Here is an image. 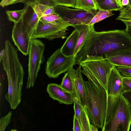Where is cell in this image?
Masks as SVG:
<instances>
[{
  "mask_svg": "<svg viewBox=\"0 0 131 131\" xmlns=\"http://www.w3.org/2000/svg\"><path fill=\"white\" fill-rule=\"evenodd\" d=\"M25 4L30 6L37 14L39 18L51 14H56V6L52 0H29Z\"/></svg>",
  "mask_w": 131,
  "mask_h": 131,
  "instance_id": "13",
  "label": "cell"
},
{
  "mask_svg": "<svg viewBox=\"0 0 131 131\" xmlns=\"http://www.w3.org/2000/svg\"></svg>",
  "mask_w": 131,
  "mask_h": 131,
  "instance_id": "41",
  "label": "cell"
},
{
  "mask_svg": "<svg viewBox=\"0 0 131 131\" xmlns=\"http://www.w3.org/2000/svg\"><path fill=\"white\" fill-rule=\"evenodd\" d=\"M74 56L67 57L57 49L49 57L46 62L45 73L51 78H56L61 74L67 72L76 64Z\"/></svg>",
  "mask_w": 131,
  "mask_h": 131,
  "instance_id": "7",
  "label": "cell"
},
{
  "mask_svg": "<svg viewBox=\"0 0 131 131\" xmlns=\"http://www.w3.org/2000/svg\"><path fill=\"white\" fill-rule=\"evenodd\" d=\"M45 46L37 38H31L29 51L28 78L26 88H32L35 82L41 66L44 62Z\"/></svg>",
  "mask_w": 131,
  "mask_h": 131,
  "instance_id": "5",
  "label": "cell"
},
{
  "mask_svg": "<svg viewBox=\"0 0 131 131\" xmlns=\"http://www.w3.org/2000/svg\"><path fill=\"white\" fill-rule=\"evenodd\" d=\"M12 111H10L4 117H2L0 121V131H4L6 127L11 122Z\"/></svg>",
  "mask_w": 131,
  "mask_h": 131,
  "instance_id": "27",
  "label": "cell"
},
{
  "mask_svg": "<svg viewBox=\"0 0 131 131\" xmlns=\"http://www.w3.org/2000/svg\"><path fill=\"white\" fill-rule=\"evenodd\" d=\"M5 49H3L0 52V62L2 61L5 54Z\"/></svg>",
  "mask_w": 131,
  "mask_h": 131,
  "instance_id": "34",
  "label": "cell"
},
{
  "mask_svg": "<svg viewBox=\"0 0 131 131\" xmlns=\"http://www.w3.org/2000/svg\"><path fill=\"white\" fill-rule=\"evenodd\" d=\"M129 105V107H130V114H131V105Z\"/></svg>",
  "mask_w": 131,
  "mask_h": 131,
  "instance_id": "40",
  "label": "cell"
},
{
  "mask_svg": "<svg viewBox=\"0 0 131 131\" xmlns=\"http://www.w3.org/2000/svg\"><path fill=\"white\" fill-rule=\"evenodd\" d=\"M129 0V3L128 4V5L131 7V0Z\"/></svg>",
  "mask_w": 131,
  "mask_h": 131,
  "instance_id": "39",
  "label": "cell"
},
{
  "mask_svg": "<svg viewBox=\"0 0 131 131\" xmlns=\"http://www.w3.org/2000/svg\"><path fill=\"white\" fill-rule=\"evenodd\" d=\"M116 1L118 5L121 7L122 8H123V6H122V4L121 1L122 0H115Z\"/></svg>",
  "mask_w": 131,
  "mask_h": 131,
  "instance_id": "37",
  "label": "cell"
},
{
  "mask_svg": "<svg viewBox=\"0 0 131 131\" xmlns=\"http://www.w3.org/2000/svg\"><path fill=\"white\" fill-rule=\"evenodd\" d=\"M73 131H81V128L79 121L74 114L73 116Z\"/></svg>",
  "mask_w": 131,
  "mask_h": 131,
  "instance_id": "31",
  "label": "cell"
},
{
  "mask_svg": "<svg viewBox=\"0 0 131 131\" xmlns=\"http://www.w3.org/2000/svg\"><path fill=\"white\" fill-rule=\"evenodd\" d=\"M39 21V19L36 13L33 10L31 16L23 23L25 26L27 31L31 37L35 29L37 27Z\"/></svg>",
  "mask_w": 131,
  "mask_h": 131,
  "instance_id": "21",
  "label": "cell"
},
{
  "mask_svg": "<svg viewBox=\"0 0 131 131\" xmlns=\"http://www.w3.org/2000/svg\"><path fill=\"white\" fill-rule=\"evenodd\" d=\"M120 74L125 78H131V67H116Z\"/></svg>",
  "mask_w": 131,
  "mask_h": 131,
  "instance_id": "28",
  "label": "cell"
},
{
  "mask_svg": "<svg viewBox=\"0 0 131 131\" xmlns=\"http://www.w3.org/2000/svg\"><path fill=\"white\" fill-rule=\"evenodd\" d=\"M105 59L116 67H131V48L114 52L106 56Z\"/></svg>",
  "mask_w": 131,
  "mask_h": 131,
  "instance_id": "14",
  "label": "cell"
},
{
  "mask_svg": "<svg viewBox=\"0 0 131 131\" xmlns=\"http://www.w3.org/2000/svg\"><path fill=\"white\" fill-rule=\"evenodd\" d=\"M5 54L2 60L8 82V91L5 97L11 108L14 110L21 101L25 72L18 56V49L14 48L8 40L5 41Z\"/></svg>",
  "mask_w": 131,
  "mask_h": 131,
  "instance_id": "1",
  "label": "cell"
},
{
  "mask_svg": "<svg viewBox=\"0 0 131 131\" xmlns=\"http://www.w3.org/2000/svg\"><path fill=\"white\" fill-rule=\"evenodd\" d=\"M12 38L18 50L24 55L28 54L31 37L23 22L14 23Z\"/></svg>",
  "mask_w": 131,
  "mask_h": 131,
  "instance_id": "9",
  "label": "cell"
},
{
  "mask_svg": "<svg viewBox=\"0 0 131 131\" xmlns=\"http://www.w3.org/2000/svg\"><path fill=\"white\" fill-rule=\"evenodd\" d=\"M122 95L127 100L129 104L131 105V91L125 92Z\"/></svg>",
  "mask_w": 131,
  "mask_h": 131,
  "instance_id": "32",
  "label": "cell"
},
{
  "mask_svg": "<svg viewBox=\"0 0 131 131\" xmlns=\"http://www.w3.org/2000/svg\"><path fill=\"white\" fill-rule=\"evenodd\" d=\"M74 29L60 48L61 52L67 57L73 56L78 42L79 32L77 29Z\"/></svg>",
  "mask_w": 131,
  "mask_h": 131,
  "instance_id": "16",
  "label": "cell"
},
{
  "mask_svg": "<svg viewBox=\"0 0 131 131\" xmlns=\"http://www.w3.org/2000/svg\"><path fill=\"white\" fill-rule=\"evenodd\" d=\"M98 130L97 128L92 124H91L90 131H97Z\"/></svg>",
  "mask_w": 131,
  "mask_h": 131,
  "instance_id": "36",
  "label": "cell"
},
{
  "mask_svg": "<svg viewBox=\"0 0 131 131\" xmlns=\"http://www.w3.org/2000/svg\"><path fill=\"white\" fill-rule=\"evenodd\" d=\"M81 66L75 69L73 67L68 71L72 79L76 94L77 102L82 105L86 109L88 103L86 91L82 75Z\"/></svg>",
  "mask_w": 131,
  "mask_h": 131,
  "instance_id": "10",
  "label": "cell"
},
{
  "mask_svg": "<svg viewBox=\"0 0 131 131\" xmlns=\"http://www.w3.org/2000/svg\"><path fill=\"white\" fill-rule=\"evenodd\" d=\"M98 9L110 11H120L122 8L115 0H101L98 3Z\"/></svg>",
  "mask_w": 131,
  "mask_h": 131,
  "instance_id": "20",
  "label": "cell"
},
{
  "mask_svg": "<svg viewBox=\"0 0 131 131\" xmlns=\"http://www.w3.org/2000/svg\"><path fill=\"white\" fill-rule=\"evenodd\" d=\"M82 73L88 81L100 85L106 90L107 83L111 71L115 66L101 56H90L80 63Z\"/></svg>",
  "mask_w": 131,
  "mask_h": 131,
  "instance_id": "4",
  "label": "cell"
},
{
  "mask_svg": "<svg viewBox=\"0 0 131 131\" xmlns=\"http://www.w3.org/2000/svg\"><path fill=\"white\" fill-rule=\"evenodd\" d=\"M124 7L116 19L123 22L126 26L131 25V7L128 5Z\"/></svg>",
  "mask_w": 131,
  "mask_h": 131,
  "instance_id": "22",
  "label": "cell"
},
{
  "mask_svg": "<svg viewBox=\"0 0 131 131\" xmlns=\"http://www.w3.org/2000/svg\"><path fill=\"white\" fill-rule=\"evenodd\" d=\"M61 17L57 14H51L42 16L39 21L43 23H52L58 20L61 19Z\"/></svg>",
  "mask_w": 131,
  "mask_h": 131,
  "instance_id": "25",
  "label": "cell"
},
{
  "mask_svg": "<svg viewBox=\"0 0 131 131\" xmlns=\"http://www.w3.org/2000/svg\"><path fill=\"white\" fill-rule=\"evenodd\" d=\"M74 115L79 122L81 131H90L91 124L85 108L77 102H74Z\"/></svg>",
  "mask_w": 131,
  "mask_h": 131,
  "instance_id": "17",
  "label": "cell"
},
{
  "mask_svg": "<svg viewBox=\"0 0 131 131\" xmlns=\"http://www.w3.org/2000/svg\"><path fill=\"white\" fill-rule=\"evenodd\" d=\"M55 12L64 21L73 25H88L98 12L97 10L86 11L57 5L54 7Z\"/></svg>",
  "mask_w": 131,
  "mask_h": 131,
  "instance_id": "8",
  "label": "cell"
},
{
  "mask_svg": "<svg viewBox=\"0 0 131 131\" xmlns=\"http://www.w3.org/2000/svg\"><path fill=\"white\" fill-rule=\"evenodd\" d=\"M47 91L52 99L57 101L61 104H71L74 102L73 98L71 94L65 91L60 85L57 84H49L47 87Z\"/></svg>",
  "mask_w": 131,
  "mask_h": 131,
  "instance_id": "12",
  "label": "cell"
},
{
  "mask_svg": "<svg viewBox=\"0 0 131 131\" xmlns=\"http://www.w3.org/2000/svg\"><path fill=\"white\" fill-rule=\"evenodd\" d=\"M74 8L86 11L98 9L93 0H77Z\"/></svg>",
  "mask_w": 131,
  "mask_h": 131,
  "instance_id": "23",
  "label": "cell"
},
{
  "mask_svg": "<svg viewBox=\"0 0 131 131\" xmlns=\"http://www.w3.org/2000/svg\"><path fill=\"white\" fill-rule=\"evenodd\" d=\"M125 30L126 33L131 39V25L126 26Z\"/></svg>",
  "mask_w": 131,
  "mask_h": 131,
  "instance_id": "33",
  "label": "cell"
},
{
  "mask_svg": "<svg viewBox=\"0 0 131 131\" xmlns=\"http://www.w3.org/2000/svg\"><path fill=\"white\" fill-rule=\"evenodd\" d=\"M123 78L114 66L111 71L107 81V95L116 96L122 94L124 92L122 85Z\"/></svg>",
  "mask_w": 131,
  "mask_h": 131,
  "instance_id": "11",
  "label": "cell"
},
{
  "mask_svg": "<svg viewBox=\"0 0 131 131\" xmlns=\"http://www.w3.org/2000/svg\"><path fill=\"white\" fill-rule=\"evenodd\" d=\"M114 15L112 11L100 10L94 16L88 25H91L100 22L104 19Z\"/></svg>",
  "mask_w": 131,
  "mask_h": 131,
  "instance_id": "24",
  "label": "cell"
},
{
  "mask_svg": "<svg viewBox=\"0 0 131 131\" xmlns=\"http://www.w3.org/2000/svg\"><path fill=\"white\" fill-rule=\"evenodd\" d=\"M131 115L128 103L122 94L107 95L105 124L102 131H129Z\"/></svg>",
  "mask_w": 131,
  "mask_h": 131,
  "instance_id": "2",
  "label": "cell"
},
{
  "mask_svg": "<svg viewBox=\"0 0 131 131\" xmlns=\"http://www.w3.org/2000/svg\"><path fill=\"white\" fill-rule=\"evenodd\" d=\"M77 0H52L56 6L61 5L74 8Z\"/></svg>",
  "mask_w": 131,
  "mask_h": 131,
  "instance_id": "26",
  "label": "cell"
},
{
  "mask_svg": "<svg viewBox=\"0 0 131 131\" xmlns=\"http://www.w3.org/2000/svg\"><path fill=\"white\" fill-rule=\"evenodd\" d=\"M26 7L22 9L17 10H7L6 12L8 19L14 23L23 22L24 17L27 12L28 7Z\"/></svg>",
  "mask_w": 131,
  "mask_h": 131,
  "instance_id": "19",
  "label": "cell"
},
{
  "mask_svg": "<svg viewBox=\"0 0 131 131\" xmlns=\"http://www.w3.org/2000/svg\"><path fill=\"white\" fill-rule=\"evenodd\" d=\"M29 0H2L0 5L4 7L8 6L18 3H25Z\"/></svg>",
  "mask_w": 131,
  "mask_h": 131,
  "instance_id": "29",
  "label": "cell"
},
{
  "mask_svg": "<svg viewBox=\"0 0 131 131\" xmlns=\"http://www.w3.org/2000/svg\"><path fill=\"white\" fill-rule=\"evenodd\" d=\"M122 85L124 92L131 91V78L123 77Z\"/></svg>",
  "mask_w": 131,
  "mask_h": 131,
  "instance_id": "30",
  "label": "cell"
},
{
  "mask_svg": "<svg viewBox=\"0 0 131 131\" xmlns=\"http://www.w3.org/2000/svg\"><path fill=\"white\" fill-rule=\"evenodd\" d=\"M60 85L65 91L71 94L73 98L74 102H77V98L74 85L68 71L63 78L62 82Z\"/></svg>",
  "mask_w": 131,
  "mask_h": 131,
  "instance_id": "18",
  "label": "cell"
},
{
  "mask_svg": "<svg viewBox=\"0 0 131 131\" xmlns=\"http://www.w3.org/2000/svg\"><path fill=\"white\" fill-rule=\"evenodd\" d=\"M101 0H93L96 6L98 9V3Z\"/></svg>",
  "mask_w": 131,
  "mask_h": 131,
  "instance_id": "38",
  "label": "cell"
},
{
  "mask_svg": "<svg viewBox=\"0 0 131 131\" xmlns=\"http://www.w3.org/2000/svg\"><path fill=\"white\" fill-rule=\"evenodd\" d=\"M72 26L77 29L79 32L78 40L73 55L75 57L88 39L95 30L94 25H89L82 24L73 25Z\"/></svg>",
  "mask_w": 131,
  "mask_h": 131,
  "instance_id": "15",
  "label": "cell"
},
{
  "mask_svg": "<svg viewBox=\"0 0 131 131\" xmlns=\"http://www.w3.org/2000/svg\"><path fill=\"white\" fill-rule=\"evenodd\" d=\"M122 5L123 6L128 5L129 3V0H122L121 1Z\"/></svg>",
  "mask_w": 131,
  "mask_h": 131,
  "instance_id": "35",
  "label": "cell"
},
{
  "mask_svg": "<svg viewBox=\"0 0 131 131\" xmlns=\"http://www.w3.org/2000/svg\"><path fill=\"white\" fill-rule=\"evenodd\" d=\"M71 26L62 19L46 23L39 21L31 39L43 38L51 40L57 38H65L68 33L66 31L69 27Z\"/></svg>",
  "mask_w": 131,
  "mask_h": 131,
  "instance_id": "6",
  "label": "cell"
},
{
  "mask_svg": "<svg viewBox=\"0 0 131 131\" xmlns=\"http://www.w3.org/2000/svg\"><path fill=\"white\" fill-rule=\"evenodd\" d=\"M86 91L88 107L85 109L90 123L103 129L105 122L107 95L106 90L100 85L84 81Z\"/></svg>",
  "mask_w": 131,
  "mask_h": 131,
  "instance_id": "3",
  "label": "cell"
}]
</instances>
